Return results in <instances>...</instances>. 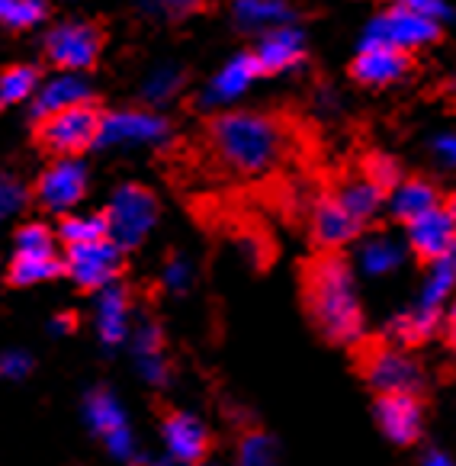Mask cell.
<instances>
[{
    "label": "cell",
    "mask_w": 456,
    "mask_h": 466,
    "mask_svg": "<svg viewBox=\"0 0 456 466\" xmlns=\"http://www.w3.org/2000/svg\"><path fill=\"white\" fill-rule=\"evenodd\" d=\"M306 302L319 331L334 344H348L360 338L363 312L350 268L338 254H321L306 268Z\"/></svg>",
    "instance_id": "obj_1"
},
{
    "label": "cell",
    "mask_w": 456,
    "mask_h": 466,
    "mask_svg": "<svg viewBox=\"0 0 456 466\" xmlns=\"http://www.w3.org/2000/svg\"><path fill=\"white\" fill-rule=\"evenodd\" d=\"M209 138L218 161L241 177L267 174L287 145L277 119L260 116V113H225L212 123Z\"/></svg>",
    "instance_id": "obj_2"
},
{
    "label": "cell",
    "mask_w": 456,
    "mask_h": 466,
    "mask_svg": "<svg viewBox=\"0 0 456 466\" xmlns=\"http://www.w3.org/2000/svg\"><path fill=\"white\" fill-rule=\"evenodd\" d=\"M103 219H106V238L117 248L142 245V238H148L151 226L157 222L155 193L136 184L119 187L113 203H109V216H103Z\"/></svg>",
    "instance_id": "obj_3"
},
{
    "label": "cell",
    "mask_w": 456,
    "mask_h": 466,
    "mask_svg": "<svg viewBox=\"0 0 456 466\" xmlns=\"http://www.w3.org/2000/svg\"><path fill=\"white\" fill-rule=\"evenodd\" d=\"M360 370L367 383L380 390L382 396H415L424 383L421 367L409 354H402L399 348H386V344L363 350Z\"/></svg>",
    "instance_id": "obj_4"
},
{
    "label": "cell",
    "mask_w": 456,
    "mask_h": 466,
    "mask_svg": "<svg viewBox=\"0 0 456 466\" xmlns=\"http://www.w3.org/2000/svg\"><path fill=\"white\" fill-rule=\"evenodd\" d=\"M100 113L87 103H77L62 113H52V116L42 119L39 138L48 151H58V155H77V151L96 145L100 136Z\"/></svg>",
    "instance_id": "obj_5"
},
{
    "label": "cell",
    "mask_w": 456,
    "mask_h": 466,
    "mask_svg": "<svg viewBox=\"0 0 456 466\" xmlns=\"http://www.w3.org/2000/svg\"><path fill=\"white\" fill-rule=\"evenodd\" d=\"M441 35V26L437 20H428V16L409 14V10L395 7L389 14H380L367 29V39H363V48L367 46H389V48H405L411 46H428Z\"/></svg>",
    "instance_id": "obj_6"
},
{
    "label": "cell",
    "mask_w": 456,
    "mask_h": 466,
    "mask_svg": "<svg viewBox=\"0 0 456 466\" xmlns=\"http://www.w3.org/2000/svg\"><path fill=\"white\" fill-rule=\"evenodd\" d=\"M103 35L90 23H62L55 26L46 39V52L58 68L65 71H81L90 68L100 56Z\"/></svg>",
    "instance_id": "obj_7"
},
{
    "label": "cell",
    "mask_w": 456,
    "mask_h": 466,
    "mask_svg": "<svg viewBox=\"0 0 456 466\" xmlns=\"http://www.w3.org/2000/svg\"><path fill=\"white\" fill-rule=\"evenodd\" d=\"M123 268V248L113 241H90V245H71L68 251V274L75 277L77 287L100 289L117 280Z\"/></svg>",
    "instance_id": "obj_8"
},
{
    "label": "cell",
    "mask_w": 456,
    "mask_h": 466,
    "mask_svg": "<svg viewBox=\"0 0 456 466\" xmlns=\"http://www.w3.org/2000/svg\"><path fill=\"white\" fill-rule=\"evenodd\" d=\"M84 190H87V171H84V165L65 158L42 174L39 187H35V197H39V203L46 206L48 213H68L71 206L81 203Z\"/></svg>",
    "instance_id": "obj_9"
},
{
    "label": "cell",
    "mask_w": 456,
    "mask_h": 466,
    "mask_svg": "<svg viewBox=\"0 0 456 466\" xmlns=\"http://www.w3.org/2000/svg\"><path fill=\"white\" fill-rule=\"evenodd\" d=\"M453 209H443V206H434L431 213L418 216L415 222H409V241L418 251L421 261H441V258H450L453 254Z\"/></svg>",
    "instance_id": "obj_10"
},
{
    "label": "cell",
    "mask_w": 456,
    "mask_h": 466,
    "mask_svg": "<svg viewBox=\"0 0 456 466\" xmlns=\"http://www.w3.org/2000/svg\"><path fill=\"white\" fill-rule=\"evenodd\" d=\"M167 136V123L151 113H113V116L100 119V136L96 145H123V142H161Z\"/></svg>",
    "instance_id": "obj_11"
},
{
    "label": "cell",
    "mask_w": 456,
    "mask_h": 466,
    "mask_svg": "<svg viewBox=\"0 0 456 466\" xmlns=\"http://www.w3.org/2000/svg\"><path fill=\"white\" fill-rule=\"evenodd\" d=\"M376 419L386 438L395 444H415L421 434V405L415 396H380Z\"/></svg>",
    "instance_id": "obj_12"
},
{
    "label": "cell",
    "mask_w": 456,
    "mask_h": 466,
    "mask_svg": "<svg viewBox=\"0 0 456 466\" xmlns=\"http://www.w3.org/2000/svg\"><path fill=\"white\" fill-rule=\"evenodd\" d=\"M164 441H167L170 457L177 463H199L209 451V434L193 415L184 411H170L164 419Z\"/></svg>",
    "instance_id": "obj_13"
},
{
    "label": "cell",
    "mask_w": 456,
    "mask_h": 466,
    "mask_svg": "<svg viewBox=\"0 0 456 466\" xmlns=\"http://www.w3.org/2000/svg\"><path fill=\"white\" fill-rule=\"evenodd\" d=\"M411 68L409 56L399 52V48H389V46H367L360 48V56L354 62V77L360 84H392L399 77H405Z\"/></svg>",
    "instance_id": "obj_14"
},
{
    "label": "cell",
    "mask_w": 456,
    "mask_h": 466,
    "mask_svg": "<svg viewBox=\"0 0 456 466\" xmlns=\"http://www.w3.org/2000/svg\"><path fill=\"white\" fill-rule=\"evenodd\" d=\"M360 232V222L338 203V199H321L312 216V235L321 248H340L348 245Z\"/></svg>",
    "instance_id": "obj_15"
},
{
    "label": "cell",
    "mask_w": 456,
    "mask_h": 466,
    "mask_svg": "<svg viewBox=\"0 0 456 466\" xmlns=\"http://www.w3.org/2000/svg\"><path fill=\"white\" fill-rule=\"evenodd\" d=\"M258 65L260 71H287L296 62H302V33L289 26H277L260 39L258 48Z\"/></svg>",
    "instance_id": "obj_16"
},
{
    "label": "cell",
    "mask_w": 456,
    "mask_h": 466,
    "mask_svg": "<svg viewBox=\"0 0 456 466\" xmlns=\"http://www.w3.org/2000/svg\"><path fill=\"white\" fill-rule=\"evenodd\" d=\"M87 96H90L87 81L68 71V75L52 77V81L39 90L33 113L39 119H46V116H52V113H62V110H68V106H77V103H84Z\"/></svg>",
    "instance_id": "obj_17"
},
{
    "label": "cell",
    "mask_w": 456,
    "mask_h": 466,
    "mask_svg": "<svg viewBox=\"0 0 456 466\" xmlns=\"http://www.w3.org/2000/svg\"><path fill=\"white\" fill-rule=\"evenodd\" d=\"M258 75H264V71H260V65H258V58H254V56L232 58V62L218 71L216 81L209 84L206 103H228V100H235V96H241L254 81H258Z\"/></svg>",
    "instance_id": "obj_18"
},
{
    "label": "cell",
    "mask_w": 456,
    "mask_h": 466,
    "mask_svg": "<svg viewBox=\"0 0 456 466\" xmlns=\"http://www.w3.org/2000/svg\"><path fill=\"white\" fill-rule=\"evenodd\" d=\"M96 325H100V338L106 344H117L126 338V325H129V296L123 287H103L100 309H96Z\"/></svg>",
    "instance_id": "obj_19"
},
{
    "label": "cell",
    "mask_w": 456,
    "mask_h": 466,
    "mask_svg": "<svg viewBox=\"0 0 456 466\" xmlns=\"http://www.w3.org/2000/svg\"><path fill=\"white\" fill-rule=\"evenodd\" d=\"M437 199H441V193H437L431 184H424V180H409V184L395 187L392 213L399 216L402 222H415L418 216L431 213L434 206H441Z\"/></svg>",
    "instance_id": "obj_20"
},
{
    "label": "cell",
    "mask_w": 456,
    "mask_h": 466,
    "mask_svg": "<svg viewBox=\"0 0 456 466\" xmlns=\"http://www.w3.org/2000/svg\"><path fill=\"white\" fill-rule=\"evenodd\" d=\"M235 20L245 29H270L293 20V10L283 0H238L235 4Z\"/></svg>",
    "instance_id": "obj_21"
},
{
    "label": "cell",
    "mask_w": 456,
    "mask_h": 466,
    "mask_svg": "<svg viewBox=\"0 0 456 466\" xmlns=\"http://www.w3.org/2000/svg\"><path fill=\"white\" fill-rule=\"evenodd\" d=\"M58 274H62V261L55 254H16L10 264V283L16 287H33Z\"/></svg>",
    "instance_id": "obj_22"
},
{
    "label": "cell",
    "mask_w": 456,
    "mask_h": 466,
    "mask_svg": "<svg viewBox=\"0 0 456 466\" xmlns=\"http://www.w3.org/2000/svg\"><path fill=\"white\" fill-rule=\"evenodd\" d=\"M399 264H402V248L395 245L392 238H386V235H380V238H370L367 245L360 248L363 274L382 277V274H389V270L399 268Z\"/></svg>",
    "instance_id": "obj_23"
},
{
    "label": "cell",
    "mask_w": 456,
    "mask_h": 466,
    "mask_svg": "<svg viewBox=\"0 0 456 466\" xmlns=\"http://www.w3.org/2000/svg\"><path fill=\"white\" fill-rule=\"evenodd\" d=\"M338 203L348 209L350 216H354L357 222H363V219H370V216L376 213L382 206V190L376 184H370L367 177L363 180H350L344 190H340V197H338Z\"/></svg>",
    "instance_id": "obj_24"
},
{
    "label": "cell",
    "mask_w": 456,
    "mask_h": 466,
    "mask_svg": "<svg viewBox=\"0 0 456 466\" xmlns=\"http://www.w3.org/2000/svg\"><path fill=\"white\" fill-rule=\"evenodd\" d=\"M87 419H90V425H94L96 431L103 434V438H106V434H113V431H119V428H126L123 409H119V402L109 396L106 390L90 392V399H87Z\"/></svg>",
    "instance_id": "obj_25"
},
{
    "label": "cell",
    "mask_w": 456,
    "mask_h": 466,
    "mask_svg": "<svg viewBox=\"0 0 456 466\" xmlns=\"http://www.w3.org/2000/svg\"><path fill=\"white\" fill-rule=\"evenodd\" d=\"M450 289H453V254L434 261V274H431V280L424 283L421 299H418L415 309H424V312H441V306L450 296Z\"/></svg>",
    "instance_id": "obj_26"
},
{
    "label": "cell",
    "mask_w": 456,
    "mask_h": 466,
    "mask_svg": "<svg viewBox=\"0 0 456 466\" xmlns=\"http://www.w3.org/2000/svg\"><path fill=\"white\" fill-rule=\"evenodd\" d=\"M35 90V71L26 68V65H16V68H7L0 75V106H14V103H23L26 96H33Z\"/></svg>",
    "instance_id": "obj_27"
},
{
    "label": "cell",
    "mask_w": 456,
    "mask_h": 466,
    "mask_svg": "<svg viewBox=\"0 0 456 466\" xmlns=\"http://www.w3.org/2000/svg\"><path fill=\"white\" fill-rule=\"evenodd\" d=\"M62 238L71 245H90L106 238V219L103 216H65Z\"/></svg>",
    "instance_id": "obj_28"
},
{
    "label": "cell",
    "mask_w": 456,
    "mask_h": 466,
    "mask_svg": "<svg viewBox=\"0 0 456 466\" xmlns=\"http://www.w3.org/2000/svg\"><path fill=\"white\" fill-rule=\"evenodd\" d=\"M48 7L42 0H0V23H7L14 29H29L42 23Z\"/></svg>",
    "instance_id": "obj_29"
},
{
    "label": "cell",
    "mask_w": 456,
    "mask_h": 466,
    "mask_svg": "<svg viewBox=\"0 0 456 466\" xmlns=\"http://www.w3.org/2000/svg\"><path fill=\"white\" fill-rule=\"evenodd\" d=\"M241 466H277V447L264 431H248L241 438Z\"/></svg>",
    "instance_id": "obj_30"
},
{
    "label": "cell",
    "mask_w": 456,
    "mask_h": 466,
    "mask_svg": "<svg viewBox=\"0 0 456 466\" xmlns=\"http://www.w3.org/2000/svg\"><path fill=\"white\" fill-rule=\"evenodd\" d=\"M16 254H52V235L46 226L33 222V226H23L16 235Z\"/></svg>",
    "instance_id": "obj_31"
},
{
    "label": "cell",
    "mask_w": 456,
    "mask_h": 466,
    "mask_svg": "<svg viewBox=\"0 0 456 466\" xmlns=\"http://www.w3.org/2000/svg\"><path fill=\"white\" fill-rule=\"evenodd\" d=\"M367 180L370 184H376L382 193L389 190V187H399V177H402V171H399V165H395L392 158H386V155H373V158L367 161Z\"/></svg>",
    "instance_id": "obj_32"
},
{
    "label": "cell",
    "mask_w": 456,
    "mask_h": 466,
    "mask_svg": "<svg viewBox=\"0 0 456 466\" xmlns=\"http://www.w3.org/2000/svg\"><path fill=\"white\" fill-rule=\"evenodd\" d=\"M23 203H26V187L20 180L0 174V219H10L14 213H20Z\"/></svg>",
    "instance_id": "obj_33"
},
{
    "label": "cell",
    "mask_w": 456,
    "mask_h": 466,
    "mask_svg": "<svg viewBox=\"0 0 456 466\" xmlns=\"http://www.w3.org/2000/svg\"><path fill=\"white\" fill-rule=\"evenodd\" d=\"M177 87H180V71L161 68V71H155V75L148 77V84H145V94H148V100L161 103V100H170Z\"/></svg>",
    "instance_id": "obj_34"
},
{
    "label": "cell",
    "mask_w": 456,
    "mask_h": 466,
    "mask_svg": "<svg viewBox=\"0 0 456 466\" xmlns=\"http://www.w3.org/2000/svg\"><path fill=\"white\" fill-rule=\"evenodd\" d=\"M395 7H402L418 16H428V20H441V16L450 14L447 4H441V0H395Z\"/></svg>",
    "instance_id": "obj_35"
},
{
    "label": "cell",
    "mask_w": 456,
    "mask_h": 466,
    "mask_svg": "<svg viewBox=\"0 0 456 466\" xmlns=\"http://www.w3.org/2000/svg\"><path fill=\"white\" fill-rule=\"evenodd\" d=\"M136 354L145 357V354H161V331L155 325H145L142 331L136 335Z\"/></svg>",
    "instance_id": "obj_36"
},
{
    "label": "cell",
    "mask_w": 456,
    "mask_h": 466,
    "mask_svg": "<svg viewBox=\"0 0 456 466\" xmlns=\"http://www.w3.org/2000/svg\"><path fill=\"white\" fill-rule=\"evenodd\" d=\"M138 367H142V373L151 380V383H164V380H167V364H164L161 354H145V357H138Z\"/></svg>",
    "instance_id": "obj_37"
},
{
    "label": "cell",
    "mask_w": 456,
    "mask_h": 466,
    "mask_svg": "<svg viewBox=\"0 0 456 466\" xmlns=\"http://www.w3.org/2000/svg\"><path fill=\"white\" fill-rule=\"evenodd\" d=\"M106 441H109V451L117 453L119 460H132V457H136V447H132L129 428H119V431L106 434Z\"/></svg>",
    "instance_id": "obj_38"
},
{
    "label": "cell",
    "mask_w": 456,
    "mask_h": 466,
    "mask_svg": "<svg viewBox=\"0 0 456 466\" xmlns=\"http://www.w3.org/2000/svg\"><path fill=\"white\" fill-rule=\"evenodd\" d=\"M29 357L26 354H4L0 357V373H4V377H26L29 373Z\"/></svg>",
    "instance_id": "obj_39"
},
{
    "label": "cell",
    "mask_w": 456,
    "mask_h": 466,
    "mask_svg": "<svg viewBox=\"0 0 456 466\" xmlns=\"http://www.w3.org/2000/svg\"><path fill=\"white\" fill-rule=\"evenodd\" d=\"M164 280H167L170 289H187V283H190V268H187V261H170L167 270H164Z\"/></svg>",
    "instance_id": "obj_40"
},
{
    "label": "cell",
    "mask_w": 456,
    "mask_h": 466,
    "mask_svg": "<svg viewBox=\"0 0 456 466\" xmlns=\"http://www.w3.org/2000/svg\"><path fill=\"white\" fill-rule=\"evenodd\" d=\"M437 155H441L447 165H453V136H441V138H437Z\"/></svg>",
    "instance_id": "obj_41"
},
{
    "label": "cell",
    "mask_w": 456,
    "mask_h": 466,
    "mask_svg": "<svg viewBox=\"0 0 456 466\" xmlns=\"http://www.w3.org/2000/svg\"><path fill=\"white\" fill-rule=\"evenodd\" d=\"M164 7L174 10V14H187V10H193L199 4V0H161Z\"/></svg>",
    "instance_id": "obj_42"
},
{
    "label": "cell",
    "mask_w": 456,
    "mask_h": 466,
    "mask_svg": "<svg viewBox=\"0 0 456 466\" xmlns=\"http://www.w3.org/2000/svg\"><path fill=\"white\" fill-rule=\"evenodd\" d=\"M424 466H453V460L443 457L441 451H431L428 457H424Z\"/></svg>",
    "instance_id": "obj_43"
},
{
    "label": "cell",
    "mask_w": 456,
    "mask_h": 466,
    "mask_svg": "<svg viewBox=\"0 0 456 466\" xmlns=\"http://www.w3.org/2000/svg\"><path fill=\"white\" fill-rule=\"evenodd\" d=\"M71 325H75V319H71V316L55 319V331H71Z\"/></svg>",
    "instance_id": "obj_44"
}]
</instances>
